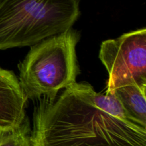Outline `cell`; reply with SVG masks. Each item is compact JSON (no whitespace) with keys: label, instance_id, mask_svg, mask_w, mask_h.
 <instances>
[{"label":"cell","instance_id":"obj_5","mask_svg":"<svg viewBox=\"0 0 146 146\" xmlns=\"http://www.w3.org/2000/svg\"><path fill=\"white\" fill-rule=\"evenodd\" d=\"M27 100L14 73L0 68V130L21 125L27 116Z\"/></svg>","mask_w":146,"mask_h":146},{"label":"cell","instance_id":"obj_1","mask_svg":"<svg viewBox=\"0 0 146 146\" xmlns=\"http://www.w3.org/2000/svg\"><path fill=\"white\" fill-rule=\"evenodd\" d=\"M91 88L75 82L54 100H36L31 146H146V127L101 110Z\"/></svg>","mask_w":146,"mask_h":146},{"label":"cell","instance_id":"obj_6","mask_svg":"<svg viewBox=\"0 0 146 146\" xmlns=\"http://www.w3.org/2000/svg\"><path fill=\"white\" fill-rule=\"evenodd\" d=\"M146 87L128 85L113 91L124 109L136 124L146 127ZM112 93V94H113Z\"/></svg>","mask_w":146,"mask_h":146},{"label":"cell","instance_id":"obj_2","mask_svg":"<svg viewBox=\"0 0 146 146\" xmlns=\"http://www.w3.org/2000/svg\"><path fill=\"white\" fill-rule=\"evenodd\" d=\"M79 0H1L0 50L33 46L71 29Z\"/></svg>","mask_w":146,"mask_h":146},{"label":"cell","instance_id":"obj_9","mask_svg":"<svg viewBox=\"0 0 146 146\" xmlns=\"http://www.w3.org/2000/svg\"><path fill=\"white\" fill-rule=\"evenodd\" d=\"M0 1H1V0H0Z\"/></svg>","mask_w":146,"mask_h":146},{"label":"cell","instance_id":"obj_7","mask_svg":"<svg viewBox=\"0 0 146 146\" xmlns=\"http://www.w3.org/2000/svg\"><path fill=\"white\" fill-rule=\"evenodd\" d=\"M91 95L94 104L101 110L106 112L108 114L115 117L134 123L131 120L126 110L124 109L119 99L114 93L103 94V93L96 92L92 87V88L91 89Z\"/></svg>","mask_w":146,"mask_h":146},{"label":"cell","instance_id":"obj_4","mask_svg":"<svg viewBox=\"0 0 146 146\" xmlns=\"http://www.w3.org/2000/svg\"><path fill=\"white\" fill-rule=\"evenodd\" d=\"M99 59L109 75L106 94L124 86L146 87V29L104 41Z\"/></svg>","mask_w":146,"mask_h":146},{"label":"cell","instance_id":"obj_8","mask_svg":"<svg viewBox=\"0 0 146 146\" xmlns=\"http://www.w3.org/2000/svg\"><path fill=\"white\" fill-rule=\"evenodd\" d=\"M29 120L26 116L18 127L0 130V146H31Z\"/></svg>","mask_w":146,"mask_h":146},{"label":"cell","instance_id":"obj_3","mask_svg":"<svg viewBox=\"0 0 146 146\" xmlns=\"http://www.w3.org/2000/svg\"><path fill=\"white\" fill-rule=\"evenodd\" d=\"M80 34L73 29L31 46L19 64V84L27 99L53 100L60 90L76 82L80 73L76 47Z\"/></svg>","mask_w":146,"mask_h":146}]
</instances>
